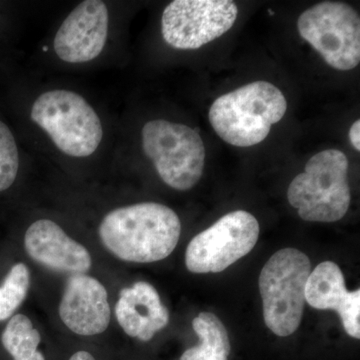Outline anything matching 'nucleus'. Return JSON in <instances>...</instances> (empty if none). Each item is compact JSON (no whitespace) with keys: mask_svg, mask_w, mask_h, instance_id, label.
I'll return each instance as SVG.
<instances>
[{"mask_svg":"<svg viewBox=\"0 0 360 360\" xmlns=\"http://www.w3.org/2000/svg\"><path fill=\"white\" fill-rule=\"evenodd\" d=\"M98 233L104 248L123 262L150 264L174 252L181 222L167 205L137 203L108 213Z\"/></svg>","mask_w":360,"mask_h":360,"instance_id":"nucleus-1","label":"nucleus"},{"mask_svg":"<svg viewBox=\"0 0 360 360\" xmlns=\"http://www.w3.org/2000/svg\"><path fill=\"white\" fill-rule=\"evenodd\" d=\"M286 110L281 90L269 82H257L219 97L210 108V122L222 141L250 148L266 139Z\"/></svg>","mask_w":360,"mask_h":360,"instance_id":"nucleus-2","label":"nucleus"},{"mask_svg":"<svg viewBox=\"0 0 360 360\" xmlns=\"http://www.w3.org/2000/svg\"><path fill=\"white\" fill-rule=\"evenodd\" d=\"M288 198L305 221L343 219L352 198L347 155L338 149H326L312 156L304 172L291 181Z\"/></svg>","mask_w":360,"mask_h":360,"instance_id":"nucleus-3","label":"nucleus"},{"mask_svg":"<svg viewBox=\"0 0 360 360\" xmlns=\"http://www.w3.org/2000/svg\"><path fill=\"white\" fill-rule=\"evenodd\" d=\"M310 272L309 257L290 248L274 253L260 272L264 322L274 335L285 338L300 328Z\"/></svg>","mask_w":360,"mask_h":360,"instance_id":"nucleus-4","label":"nucleus"},{"mask_svg":"<svg viewBox=\"0 0 360 360\" xmlns=\"http://www.w3.org/2000/svg\"><path fill=\"white\" fill-rule=\"evenodd\" d=\"M32 120L47 132L59 150L70 156L94 155L103 141L98 115L84 97L70 90L42 94L33 103Z\"/></svg>","mask_w":360,"mask_h":360,"instance_id":"nucleus-5","label":"nucleus"},{"mask_svg":"<svg viewBox=\"0 0 360 360\" xmlns=\"http://www.w3.org/2000/svg\"><path fill=\"white\" fill-rule=\"evenodd\" d=\"M142 146L160 179L172 188L188 191L202 176L205 148L196 130L180 123L153 120L142 129Z\"/></svg>","mask_w":360,"mask_h":360,"instance_id":"nucleus-6","label":"nucleus"},{"mask_svg":"<svg viewBox=\"0 0 360 360\" xmlns=\"http://www.w3.org/2000/svg\"><path fill=\"white\" fill-rule=\"evenodd\" d=\"M297 30L331 68L347 71L359 65V14L348 4H315L300 16Z\"/></svg>","mask_w":360,"mask_h":360,"instance_id":"nucleus-7","label":"nucleus"},{"mask_svg":"<svg viewBox=\"0 0 360 360\" xmlns=\"http://www.w3.org/2000/svg\"><path fill=\"white\" fill-rule=\"evenodd\" d=\"M258 236L259 224L251 213H227L191 239L186 252L187 269L198 274L224 271L253 250Z\"/></svg>","mask_w":360,"mask_h":360,"instance_id":"nucleus-8","label":"nucleus"},{"mask_svg":"<svg viewBox=\"0 0 360 360\" xmlns=\"http://www.w3.org/2000/svg\"><path fill=\"white\" fill-rule=\"evenodd\" d=\"M238 14L229 0H175L163 11L161 32L174 49H198L229 32Z\"/></svg>","mask_w":360,"mask_h":360,"instance_id":"nucleus-9","label":"nucleus"},{"mask_svg":"<svg viewBox=\"0 0 360 360\" xmlns=\"http://www.w3.org/2000/svg\"><path fill=\"white\" fill-rule=\"evenodd\" d=\"M108 11L101 0H86L71 11L54 37V51L68 63H89L103 51Z\"/></svg>","mask_w":360,"mask_h":360,"instance_id":"nucleus-10","label":"nucleus"},{"mask_svg":"<svg viewBox=\"0 0 360 360\" xmlns=\"http://www.w3.org/2000/svg\"><path fill=\"white\" fill-rule=\"evenodd\" d=\"M59 316L66 328L78 335L103 333L111 316L108 291L94 277L70 276L59 304Z\"/></svg>","mask_w":360,"mask_h":360,"instance_id":"nucleus-11","label":"nucleus"},{"mask_svg":"<svg viewBox=\"0 0 360 360\" xmlns=\"http://www.w3.org/2000/svg\"><path fill=\"white\" fill-rule=\"evenodd\" d=\"M25 248L28 257L52 271L75 276L91 269L89 250L52 220L39 219L28 227Z\"/></svg>","mask_w":360,"mask_h":360,"instance_id":"nucleus-12","label":"nucleus"},{"mask_svg":"<svg viewBox=\"0 0 360 360\" xmlns=\"http://www.w3.org/2000/svg\"><path fill=\"white\" fill-rule=\"evenodd\" d=\"M305 302L316 309L335 310L348 335L360 338V290L348 291L342 271L333 262H324L310 272Z\"/></svg>","mask_w":360,"mask_h":360,"instance_id":"nucleus-13","label":"nucleus"},{"mask_svg":"<svg viewBox=\"0 0 360 360\" xmlns=\"http://www.w3.org/2000/svg\"><path fill=\"white\" fill-rule=\"evenodd\" d=\"M118 323L130 338L149 341L169 322V312L150 283L139 281L123 288L115 305Z\"/></svg>","mask_w":360,"mask_h":360,"instance_id":"nucleus-14","label":"nucleus"},{"mask_svg":"<svg viewBox=\"0 0 360 360\" xmlns=\"http://www.w3.org/2000/svg\"><path fill=\"white\" fill-rule=\"evenodd\" d=\"M193 328L200 338V345L187 349L180 360H229V333L217 315L201 312L193 319Z\"/></svg>","mask_w":360,"mask_h":360,"instance_id":"nucleus-15","label":"nucleus"},{"mask_svg":"<svg viewBox=\"0 0 360 360\" xmlns=\"http://www.w3.org/2000/svg\"><path fill=\"white\" fill-rule=\"evenodd\" d=\"M40 341L39 331L23 314L11 317L1 335L2 345L13 360H45L44 355L37 349Z\"/></svg>","mask_w":360,"mask_h":360,"instance_id":"nucleus-16","label":"nucleus"},{"mask_svg":"<svg viewBox=\"0 0 360 360\" xmlns=\"http://www.w3.org/2000/svg\"><path fill=\"white\" fill-rule=\"evenodd\" d=\"M30 285V272L26 264L20 262L9 270L0 285V321L13 317L25 302Z\"/></svg>","mask_w":360,"mask_h":360,"instance_id":"nucleus-17","label":"nucleus"},{"mask_svg":"<svg viewBox=\"0 0 360 360\" xmlns=\"http://www.w3.org/2000/svg\"><path fill=\"white\" fill-rule=\"evenodd\" d=\"M20 168V156L13 132L0 120V193L13 186Z\"/></svg>","mask_w":360,"mask_h":360,"instance_id":"nucleus-18","label":"nucleus"},{"mask_svg":"<svg viewBox=\"0 0 360 360\" xmlns=\"http://www.w3.org/2000/svg\"><path fill=\"white\" fill-rule=\"evenodd\" d=\"M350 143L357 151H360V120H357L356 122L350 127L349 132Z\"/></svg>","mask_w":360,"mask_h":360,"instance_id":"nucleus-19","label":"nucleus"},{"mask_svg":"<svg viewBox=\"0 0 360 360\" xmlns=\"http://www.w3.org/2000/svg\"><path fill=\"white\" fill-rule=\"evenodd\" d=\"M70 360H96L87 352H78L72 355Z\"/></svg>","mask_w":360,"mask_h":360,"instance_id":"nucleus-20","label":"nucleus"}]
</instances>
